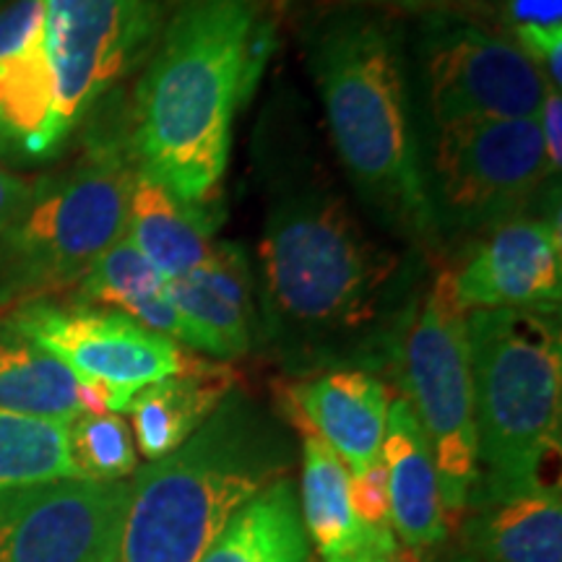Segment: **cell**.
<instances>
[{"mask_svg":"<svg viewBox=\"0 0 562 562\" xmlns=\"http://www.w3.org/2000/svg\"><path fill=\"white\" fill-rule=\"evenodd\" d=\"M258 266V318L273 347L297 360L368 339L406 284L402 252L372 235L307 161H273Z\"/></svg>","mask_w":562,"mask_h":562,"instance_id":"6da1fadb","label":"cell"},{"mask_svg":"<svg viewBox=\"0 0 562 562\" xmlns=\"http://www.w3.org/2000/svg\"><path fill=\"white\" fill-rule=\"evenodd\" d=\"M273 50L266 0H182L136 87L131 151L180 201L216 206L237 112Z\"/></svg>","mask_w":562,"mask_h":562,"instance_id":"7a4b0ae2","label":"cell"},{"mask_svg":"<svg viewBox=\"0 0 562 562\" xmlns=\"http://www.w3.org/2000/svg\"><path fill=\"white\" fill-rule=\"evenodd\" d=\"M307 58L334 151L360 199L406 240L438 243L402 32L381 16L339 13L313 34Z\"/></svg>","mask_w":562,"mask_h":562,"instance_id":"3957f363","label":"cell"},{"mask_svg":"<svg viewBox=\"0 0 562 562\" xmlns=\"http://www.w3.org/2000/svg\"><path fill=\"white\" fill-rule=\"evenodd\" d=\"M281 435L237 391L178 451L131 482L115 562H199L237 510L279 480Z\"/></svg>","mask_w":562,"mask_h":562,"instance_id":"277c9868","label":"cell"},{"mask_svg":"<svg viewBox=\"0 0 562 562\" xmlns=\"http://www.w3.org/2000/svg\"><path fill=\"white\" fill-rule=\"evenodd\" d=\"M467 336L476 453L497 501L537 487L560 451V326L552 313L469 311Z\"/></svg>","mask_w":562,"mask_h":562,"instance_id":"5b68a950","label":"cell"},{"mask_svg":"<svg viewBox=\"0 0 562 562\" xmlns=\"http://www.w3.org/2000/svg\"><path fill=\"white\" fill-rule=\"evenodd\" d=\"M467 318L453 269H442L409 305L402 334L404 398L430 442L446 513L467 508L480 480Z\"/></svg>","mask_w":562,"mask_h":562,"instance_id":"8992f818","label":"cell"},{"mask_svg":"<svg viewBox=\"0 0 562 562\" xmlns=\"http://www.w3.org/2000/svg\"><path fill=\"white\" fill-rule=\"evenodd\" d=\"M136 170L131 144L102 146L63 180L34 188L24 214L0 235L11 284L45 292L81 281L125 235Z\"/></svg>","mask_w":562,"mask_h":562,"instance_id":"52a82bcc","label":"cell"},{"mask_svg":"<svg viewBox=\"0 0 562 562\" xmlns=\"http://www.w3.org/2000/svg\"><path fill=\"white\" fill-rule=\"evenodd\" d=\"M550 178L537 117L435 128L427 193L438 232H480L516 220Z\"/></svg>","mask_w":562,"mask_h":562,"instance_id":"ba28073f","label":"cell"},{"mask_svg":"<svg viewBox=\"0 0 562 562\" xmlns=\"http://www.w3.org/2000/svg\"><path fill=\"white\" fill-rule=\"evenodd\" d=\"M170 0H45L55 76V110L45 154L58 149L81 117L151 55Z\"/></svg>","mask_w":562,"mask_h":562,"instance_id":"9c48e42d","label":"cell"},{"mask_svg":"<svg viewBox=\"0 0 562 562\" xmlns=\"http://www.w3.org/2000/svg\"><path fill=\"white\" fill-rule=\"evenodd\" d=\"M13 331L50 351L81 383L100 391L112 414L128 409L131 398L146 385L199 362L180 344L108 307L32 302L16 315Z\"/></svg>","mask_w":562,"mask_h":562,"instance_id":"30bf717a","label":"cell"},{"mask_svg":"<svg viewBox=\"0 0 562 562\" xmlns=\"http://www.w3.org/2000/svg\"><path fill=\"white\" fill-rule=\"evenodd\" d=\"M419 66L435 128L537 117L552 89L516 42L467 21H432L422 34Z\"/></svg>","mask_w":562,"mask_h":562,"instance_id":"8fae6325","label":"cell"},{"mask_svg":"<svg viewBox=\"0 0 562 562\" xmlns=\"http://www.w3.org/2000/svg\"><path fill=\"white\" fill-rule=\"evenodd\" d=\"M131 482L0 487V562H115Z\"/></svg>","mask_w":562,"mask_h":562,"instance_id":"7c38bea8","label":"cell"},{"mask_svg":"<svg viewBox=\"0 0 562 562\" xmlns=\"http://www.w3.org/2000/svg\"><path fill=\"white\" fill-rule=\"evenodd\" d=\"M456 294L467 311L558 313L562 237L558 220H510L487 229L459 271Z\"/></svg>","mask_w":562,"mask_h":562,"instance_id":"4fadbf2b","label":"cell"},{"mask_svg":"<svg viewBox=\"0 0 562 562\" xmlns=\"http://www.w3.org/2000/svg\"><path fill=\"white\" fill-rule=\"evenodd\" d=\"M167 300L193 334V351L232 360L250 349L258 323L256 273L235 243H214L201 266L167 279Z\"/></svg>","mask_w":562,"mask_h":562,"instance_id":"5bb4252c","label":"cell"},{"mask_svg":"<svg viewBox=\"0 0 562 562\" xmlns=\"http://www.w3.org/2000/svg\"><path fill=\"white\" fill-rule=\"evenodd\" d=\"M55 110L45 0H13L0 11V133L42 157Z\"/></svg>","mask_w":562,"mask_h":562,"instance_id":"9a60e30c","label":"cell"},{"mask_svg":"<svg viewBox=\"0 0 562 562\" xmlns=\"http://www.w3.org/2000/svg\"><path fill=\"white\" fill-rule=\"evenodd\" d=\"M302 430V524L323 562H385L398 550L393 526L357 518L349 503V469L318 432Z\"/></svg>","mask_w":562,"mask_h":562,"instance_id":"2e32d148","label":"cell"},{"mask_svg":"<svg viewBox=\"0 0 562 562\" xmlns=\"http://www.w3.org/2000/svg\"><path fill=\"white\" fill-rule=\"evenodd\" d=\"M292 402L300 417L347 463L349 474L381 459L393 402L381 378L368 370L323 372L294 385Z\"/></svg>","mask_w":562,"mask_h":562,"instance_id":"e0dca14e","label":"cell"},{"mask_svg":"<svg viewBox=\"0 0 562 562\" xmlns=\"http://www.w3.org/2000/svg\"><path fill=\"white\" fill-rule=\"evenodd\" d=\"M381 461L389 476L393 533L412 550L442 542L448 513L440 501L430 442L404 396L391 402Z\"/></svg>","mask_w":562,"mask_h":562,"instance_id":"ac0fdd59","label":"cell"},{"mask_svg":"<svg viewBox=\"0 0 562 562\" xmlns=\"http://www.w3.org/2000/svg\"><path fill=\"white\" fill-rule=\"evenodd\" d=\"M216 206H193L161 182L136 170L128 199L125 237L165 279H178L203 263L214 248Z\"/></svg>","mask_w":562,"mask_h":562,"instance_id":"d6986e66","label":"cell"},{"mask_svg":"<svg viewBox=\"0 0 562 562\" xmlns=\"http://www.w3.org/2000/svg\"><path fill=\"white\" fill-rule=\"evenodd\" d=\"M235 391V372L227 364L195 362L178 375L140 389L128 412L136 446L146 461H159L178 451L186 440Z\"/></svg>","mask_w":562,"mask_h":562,"instance_id":"ffe728a7","label":"cell"},{"mask_svg":"<svg viewBox=\"0 0 562 562\" xmlns=\"http://www.w3.org/2000/svg\"><path fill=\"white\" fill-rule=\"evenodd\" d=\"M474 544L487 562H562L560 484L539 482L490 501L474 524Z\"/></svg>","mask_w":562,"mask_h":562,"instance_id":"44dd1931","label":"cell"},{"mask_svg":"<svg viewBox=\"0 0 562 562\" xmlns=\"http://www.w3.org/2000/svg\"><path fill=\"white\" fill-rule=\"evenodd\" d=\"M199 562H311L292 484L277 480L245 503Z\"/></svg>","mask_w":562,"mask_h":562,"instance_id":"7402d4cb","label":"cell"},{"mask_svg":"<svg viewBox=\"0 0 562 562\" xmlns=\"http://www.w3.org/2000/svg\"><path fill=\"white\" fill-rule=\"evenodd\" d=\"M0 409L70 422L81 412L79 378L50 351L13 331L0 339Z\"/></svg>","mask_w":562,"mask_h":562,"instance_id":"603a6c76","label":"cell"},{"mask_svg":"<svg viewBox=\"0 0 562 562\" xmlns=\"http://www.w3.org/2000/svg\"><path fill=\"white\" fill-rule=\"evenodd\" d=\"M79 480L68 451V422L0 409V487Z\"/></svg>","mask_w":562,"mask_h":562,"instance_id":"cb8c5ba5","label":"cell"},{"mask_svg":"<svg viewBox=\"0 0 562 562\" xmlns=\"http://www.w3.org/2000/svg\"><path fill=\"white\" fill-rule=\"evenodd\" d=\"M165 284L167 279L123 235L83 273L79 297L81 305H102L138 321V315L165 294Z\"/></svg>","mask_w":562,"mask_h":562,"instance_id":"d4e9b609","label":"cell"},{"mask_svg":"<svg viewBox=\"0 0 562 562\" xmlns=\"http://www.w3.org/2000/svg\"><path fill=\"white\" fill-rule=\"evenodd\" d=\"M68 451L79 480L123 482L138 469L136 442L121 414H76L68 422Z\"/></svg>","mask_w":562,"mask_h":562,"instance_id":"484cf974","label":"cell"},{"mask_svg":"<svg viewBox=\"0 0 562 562\" xmlns=\"http://www.w3.org/2000/svg\"><path fill=\"white\" fill-rule=\"evenodd\" d=\"M349 503L357 518L375 526H391V501H389V476L383 461L378 459L362 472L349 474Z\"/></svg>","mask_w":562,"mask_h":562,"instance_id":"4316f807","label":"cell"},{"mask_svg":"<svg viewBox=\"0 0 562 562\" xmlns=\"http://www.w3.org/2000/svg\"><path fill=\"white\" fill-rule=\"evenodd\" d=\"M516 45L542 70L552 89L562 83V30H513Z\"/></svg>","mask_w":562,"mask_h":562,"instance_id":"83f0119b","label":"cell"},{"mask_svg":"<svg viewBox=\"0 0 562 562\" xmlns=\"http://www.w3.org/2000/svg\"><path fill=\"white\" fill-rule=\"evenodd\" d=\"M539 131H542V144L547 154V165L554 178L560 175L562 167V97L560 89H547L542 108L537 115Z\"/></svg>","mask_w":562,"mask_h":562,"instance_id":"f1b7e54d","label":"cell"},{"mask_svg":"<svg viewBox=\"0 0 562 562\" xmlns=\"http://www.w3.org/2000/svg\"><path fill=\"white\" fill-rule=\"evenodd\" d=\"M513 30H562V0H508Z\"/></svg>","mask_w":562,"mask_h":562,"instance_id":"f546056e","label":"cell"},{"mask_svg":"<svg viewBox=\"0 0 562 562\" xmlns=\"http://www.w3.org/2000/svg\"><path fill=\"white\" fill-rule=\"evenodd\" d=\"M34 188L37 186L19 178V175L0 170V235L24 214L34 195Z\"/></svg>","mask_w":562,"mask_h":562,"instance_id":"4dcf8cb0","label":"cell"},{"mask_svg":"<svg viewBox=\"0 0 562 562\" xmlns=\"http://www.w3.org/2000/svg\"><path fill=\"white\" fill-rule=\"evenodd\" d=\"M385 562H419V554H417V550H412V547L398 544V550L393 552Z\"/></svg>","mask_w":562,"mask_h":562,"instance_id":"1f68e13d","label":"cell"},{"mask_svg":"<svg viewBox=\"0 0 562 562\" xmlns=\"http://www.w3.org/2000/svg\"><path fill=\"white\" fill-rule=\"evenodd\" d=\"M360 3H396V5H419L425 0H360Z\"/></svg>","mask_w":562,"mask_h":562,"instance_id":"d6a6232c","label":"cell"},{"mask_svg":"<svg viewBox=\"0 0 562 562\" xmlns=\"http://www.w3.org/2000/svg\"><path fill=\"white\" fill-rule=\"evenodd\" d=\"M0 138H3V133H0Z\"/></svg>","mask_w":562,"mask_h":562,"instance_id":"836d02e7","label":"cell"}]
</instances>
